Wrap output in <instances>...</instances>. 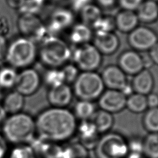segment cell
<instances>
[{
  "mask_svg": "<svg viewBox=\"0 0 158 158\" xmlns=\"http://www.w3.org/2000/svg\"><path fill=\"white\" fill-rule=\"evenodd\" d=\"M35 119L36 134L51 141H68L77 132V119L67 108L51 106L40 112Z\"/></svg>",
  "mask_w": 158,
  "mask_h": 158,
  "instance_id": "obj_1",
  "label": "cell"
},
{
  "mask_svg": "<svg viewBox=\"0 0 158 158\" xmlns=\"http://www.w3.org/2000/svg\"><path fill=\"white\" fill-rule=\"evenodd\" d=\"M1 131L8 143L28 144L36 135L35 119L23 112L8 115L1 125Z\"/></svg>",
  "mask_w": 158,
  "mask_h": 158,
  "instance_id": "obj_2",
  "label": "cell"
},
{
  "mask_svg": "<svg viewBox=\"0 0 158 158\" xmlns=\"http://www.w3.org/2000/svg\"><path fill=\"white\" fill-rule=\"evenodd\" d=\"M71 55L69 46L56 35L46 36L38 50L41 62L48 69L62 67L71 59Z\"/></svg>",
  "mask_w": 158,
  "mask_h": 158,
  "instance_id": "obj_3",
  "label": "cell"
},
{
  "mask_svg": "<svg viewBox=\"0 0 158 158\" xmlns=\"http://www.w3.org/2000/svg\"><path fill=\"white\" fill-rule=\"evenodd\" d=\"M37 56L38 49L35 42L21 36L8 45L5 60L9 66L15 69H23L30 67Z\"/></svg>",
  "mask_w": 158,
  "mask_h": 158,
  "instance_id": "obj_4",
  "label": "cell"
},
{
  "mask_svg": "<svg viewBox=\"0 0 158 158\" xmlns=\"http://www.w3.org/2000/svg\"><path fill=\"white\" fill-rule=\"evenodd\" d=\"M72 85L73 95L78 100L93 102L105 90L101 75L96 72H81Z\"/></svg>",
  "mask_w": 158,
  "mask_h": 158,
  "instance_id": "obj_5",
  "label": "cell"
},
{
  "mask_svg": "<svg viewBox=\"0 0 158 158\" xmlns=\"http://www.w3.org/2000/svg\"><path fill=\"white\" fill-rule=\"evenodd\" d=\"M95 146L97 158H125L128 154V142L119 134L107 133Z\"/></svg>",
  "mask_w": 158,
  "mask_h": 158,
  "instance_id": "obj_6",
  "label": "cell"
},
{
  "mask_svg": "<svg viewBox=\"0 0 158 158\" xmlns=\"http://www.w3.org/2000/svg\"><path fill=\"white\" fill-rule=\"evenodd\" d=\"M71 59L81 72H96L102 62V55L91 43L77 46L72 51Z\"/></svg>",
  "mask_w": 158,
  "mask_h": 158,
  "instance_id": "obj_7",
  "label": "cell"
},
{
  "mask_svg": "<svg viewBox=\"0 0 158 158\" xmlns=\"http://www.w3.org/2000/svg\"><path fill=\"white\" fill-rule=\"evenodd\" d=\"M17 27L23 37L34 42L42 41L48 32L46 26L37 15L34 14H20Z\"/></svg>",
  "mask_w": 158,
  "mask_h": 158,
  "instance_id": "obj_8",
  "label": "cell"
},
{
  "mask_svg": "<svg viewBox=\"0 0 158 158\" xmlns=\"http://www.w3.org/2000/svg\"><path fill=\"white\" fill-rule=\"evenodd\" d=\"M41 83L42 78L38 72L28 67L18 72L14 89L25 97L30 96L39 90Z\"/></svg>",
  "mask_w": 158,
  "mask_h": 158,
  "instance_id": "obj_9",
  "label": "cell"
},
{
  "mask_svg": "<svg viewBox=\"0 0 158 158\" xmlns=\"http://www.w3.org/2000/svg\"><path fill=\"white\" fill-rule=\"evenodd\" d=\"M128 42L136 51H149L158 42V36L148 27L138 26L128 33Z\"/></svg>",
  "mask_w": 158,
  "mask_h": 158,
  "instance_id": "obj_10",
  "label": "cell"
},
{
  "mask_svg": "<svg viewBox=\"0 0 158 158\" xmlns=\"http://www.w3.org/2000/svg\"><path fill=\"white\" fill-rule=\"evenodd\" d=\"M127 96L119 90H104L98 99L100 109L112 114L122 111L126 107Z\"/></svg>",
  "mask_w": 158,
  "mask_h": 158,
  "instance_id": "obj_11",
  "label": "cell"
},
{
  "mask_svg": "<svg viewBox=\"0 0 158 158\" xmlns=\"http://www.w3.org/2000/svg\"><path fill=\"white\" fill-rule=\"evenodd\" d=\"M74 15L72 10L67 8H58L51 14L48 25L46 26L47 31L54 35L65 30L73 25Z\"/></svg>",
  "mask_w": 158,
  "mask_h": 158,
  "instance_id": "obj_12",
  "label": "cell"
},
{
  "mask_svg": "<svg viewBox=\"0 0 158 158\" xmlns=\"http://www.w3.org/2000/svg\"><path fill=\"white\" fill-rule=\"evenodd\" d=\"M73 96L72 87L68 84L63 83L48 88L46 99L51 107L67 108L72 102Z\"/></svg>",
  "mask_w": 158,
  "mask_h": 158,
  "instance_id": "obj_13",
  "label": "cell"
},
{
  "mask_svg": "<svg viewBox=\"0 0 158 158\" xmlns=\"http://www.w3.org/2000/svg\"><path fill=\"white\" fill-rule=\"evenodd\" d=\"M101 77L105 88L122 91L128 84L127 75L116 65H109L102 70Z\"/></svg>",
  "mask_w": 158,
  "mask_h": 158,
  "instance_id": "obj_14",
  "label": "cell"
},
{
  "mask_svg": "<svg viewBox=\"0 0 158 158\" xmlns=\"http://www.w3.org/2000/svg\"><path fill=\"white\" fill-rule=\"evenodd\" d=\"M117 65L127 75L134 76L144 69L141 55L133 49L123 51L118 57Z\"/></svg>",
  "mask_w": 158,
  "mask_h": 158,
  "instance_id": "obj_15",
  "label": "cell"
},
{
  "mask_svg": "<svg viewBox=\"0 0 158 158\" xmlns=\"http://www.w3.org/2000/svg\"><path fill=\"white\" fill-rule=\"evenodd\" d=\"M93 44L102 55L114 54L119 48L120 41L114 32H95Z\"/></svg>",
  "mask_w": 158,
  "mask_h": 158,
  "instance_id": "obj_16",
  "label": "cell"
},
{
  "mask_svg": "<svg viewBox=\"0 0 158 158\" xmlns=\"http://www.w3.org/2000/svg\"><path fill=\"white\" fill-rule=\"evenodd\" d=\"M133 93L148 95L152 92L154 86V79L148 69H143L133 76L131 82Z\"/></svg>",
  "mask_w": 158,
  "mask_h": 158,
  "instance_id": "obj_17",
  "label": "cell"
},
{
  "mask_svg": "<svg viewBox=\"0 0 158 158\" xmlns=\"http://www.w3.org/2000/svg\"><path fill=\"white\" fill-rule=\"evenodd\" d=\"M115 28L122 33H129L138 26L139 20L135 11L122 9L114 17Z\"/></svg>",
  "mask_w": 158,
  "mask_h": 158,
  "instance_id": "obj_18",
  "label": "cell"
},
{
  "mask_svg": "<svg viewBox=\"0 0 158 158\" xmlns=\"http://www.w3.org/2000/svg\"><path fill=\"white\" fill-rule=\"evenodd\" d=\"M93 30L91 27L83 22L73 24L70 31V41L76 46L89 43L93 38Z\"/></svg>",
  "mask_w": 158,
  "mask_h": 158,
  "instance_id": "obj_19",
  "label": "cell"
},
{
  "mask_svg": "<svg viewBox=\"0 0 158 158\" xmlns=\"http://www.w3.org/2000/svg\"><path fill=\"white\" fill-rule=\"evenodd\" d=\"M139 22L151 23L158 19V2L154 0H144L135 10Z\"/></svg>",
  "mask_w": 158,
  "mask_h": 158,
  "instance_id": "obj_20",
  "label": "cell"
},
{
  "mask_svg": "<svg viewBox=\"0 0 158 158\" xmlns=\"http://www.w3.org/2000/svg\"><path fill=\"white\" fill-rule=\"evenodd\" d=\"M1 105L7 115L19 113L24 107L25 96L15 89L10 91L4 96Z\"/></svg>",
  "mask_w": 158,
  "mask_h": 158,
  "instance_id": "obj_21",
  "label": "cell"
},
{
  "mask_svg": "<svg viewBox=\"0 0 158 158\" xmlns=\"http://www.w3.org/2000/svg\"><path fill=\"white\" fill-rule=\"evenodd\" d=\"M80 125H78L77 131L81 140V145L85 148H91L96 146L99 138H97L99 133L96 131L90 120L81 121Z\"/></svg>",
  "mask_w": 158,
  "mask_h": 158,
  "instance_id": "obj_22",
  "label": "cell"
},
{
  "mask_svg": "<svg viewBox=\"0 0 158 158\" xmlns=\"http://www.w3.org/2000/svg\"><path fill=\"white\" fill-rule=\"evenodd\" d=\"M89 120L99 134L108 133L114 123L112 114L101 109L96 110Z\"/></svg>",
  "mask_w": 158,
  "mask_h": 158,
  "instance_id": "obj_23",
  "label": "cell"
},
{
  "mask_svg": "<svg viewBox=\"0 0 158 158\" xmlns=\"http://www.w3.org/2000/svg\"><path fill=\"white\" fill-rule=\"evenodd\" d=\"M129 111L135 114L144 112L148 109L146 96L141 94L133 93L127 97L126 107Z\"/></svg>",
  "mask_w": 158,
  "mask_h": 158,
  "instance_id": "obj_24",
  "label": "cell"
},
{
  "mask_svg": "<svg viewBox=\"0 0 158 158\" xmlns=\"http://www.w3.org/2000/svg\"><path fill=\"white\" fill-rule=\"evenodd\" d=\"M72 112L77 120H89L96 112V109L93 102L78 100L75 104Z\"/></svg>",
  "mask_w": 158,
  "mask_h": 158,
  "instance_id": "obj_25",
  "label": "cell"
},
{
  "mask_svg": "<svg viewBox=\"0 0 158 158\" xmlns=\"http://www.w3.org/2000/svg\"><path fill=\"white\" fill-rule=\"evenodd\" d=\"M18 72L8 65L0 68V88L2 90L11 89L15 87Z\"/></svg>",
  "mask_w": 158,
  "mask_h": 158,
  "instance_id": "obj_26",
  "label": "cell"
},
{
  "mask_svg": "<svg viewBox=\"0 0 158 158\" xmlns=\"http://www.w3.org/2000/svg\"><path fill=\"white\" fill-rule=\"evenodd\" d=\"M79 13L81 22L89 25L91 28L103 15L101 7L97 4L93 3L85 6Z\"/></svg>",
  "mask_w": 158,
  "mask_h": 158,
  "instance_id": "obj_27",
  "label": "cell"
},
{
  "mask_svg": "<svg viewBox=\"0 0 158 158\" xmlns=\"http://www.w3.org/2000/svg\"><path fill=\"white\" fill-rule=\"evenodd\" d=\"M142 152L147 158H158V133H149L145 136Z\"/></svg>",
  "mask_w": 158,
  "mask_h": 158,
  "instance_id": "obj_28",
  "label": "cell"
},
{
  "mask_svg": "<svg viewBox=\"0 0 158 158\" xmlns=\"http://www.w3.org/2000/svg\"><path fill=\"white\" fill-rule=\"evenodd\" d=\"M142 124L149 133H158V107L148 108L144 112Z\"/></svg>",
  "mask_w": 158,
  "mask_h": 158,
  "instance_id": "obj_29",
  "label": "cell"
},
{
  "mask_svg": "<svg viewBox=\"0 0 158 158\" xmlns=\"http://www.w3.org/2000/svg\"><path fill=\"white\" fill-rule=\"evenodd\" d=\"M42 81L48 87L52 88L65 83L64 75L60 68H51L44 73Z\"/></svg>",
  "mask_w": 158,
  "mask_h": 158,
  "instance_id": "obj_30",
  "label": "cell"
},
{
  "mask_svg": "<svg viewBox=\"0 0 158 158\" xmlns=\"http://www.w3.org/2000/svg\"><path fill=\"white\" fill-rule=\"evenodd\" d=\"M7 158H37V156L28 144H20L9 150Z\"/></svg>",
  "mask_w": 158,
  "mask_h": 158,
  "instance_id": "obj_31",
  "label": "cell"
},
{
  "mask_svg": "<svg viewBox=\"0 0 158 158\" xmlns=\"http://www.w3.org/2000/svg\"><path fill=\"white\" fill-rule=\"evenodd\" d=\"M92 29L95 32H114L115 29L114 17L102 15L93 25Z\"/></svg>",
  "mask_w": 158,
  "mask_h": 158,
  "instance_id": "obj_32",
  "label": "cell"
},
{
  "mask_svg": "<svg viewBox=\"0 0 158 158\" xmlns=\"http://www.w3.org/2000/svg\"><path fill=\"white\" fill-rule=\"evenodd\" d=\"M45 0H23L18 9L21 14L37 15Z\"/></svg>",
  "mask_w": 158,
  "mask_h": 158,
  "instance_id": "obj_33",
  "label": "cell"
},
{
  "mask_svg": "<svg viewBox=\"0 0 158 158\" xmlns=\"http://www.w3.org/2000/svg\"><path fill=\"white\" fill-rule=\"evenodd\" d=\"M60 69L64 75L65 83L69 85L70 84H73L80 73L77 67L73 64L67 63Z\"/></svg>",
  "mask_w": 158,
  "mask_h": 158,
  "instance_id": "obj_34",
  "label": "cell"
},
{
  "mask_svg": "<svg viewBox=\"0 0 158 158\" xmlns=\"http://www.w3.org/2000/svg\"><path fill=\"white\" fill-rule=\"evenodd\" d=\"M144 0H117L122 9L135 11Z\"/></svg>",
  "mask_w": 158,
  "mask_h": 158,
  "instance_id": "obj_35",
  "label": "cell"
},
{
  "mask_svg": "<svg viewBox=\"0 0 158 158\" xmlns=\"http://www.w3.org/2000/svg\"><path fill=\"white\" fill-rule=\"evenodd\" d=\"M91 3H92V0H70L72 10L78 12Z\"/></svg>",
  "mask_w": 158,
  "mask_h": 158,
  "instance_id": "obj_36",
  "label": "cell"
},
{
  "mask_svg": "<svg viewBox=\"0 0 158 158\" xmlns=\"http://www.w3.org/2000/svg\"><path fill=\"white\" fill-rule=\"evenodd\" d=\"M9 150L8 142L0 133V158H6Z\"/></svg>",
  "mask_w": 158,
  "mask_h": 158,
  "instance_id": "obj_37",
  "label": "cell"
},
{
  "mask_svg": "<svg viewBox=\"0 0 158 158\" xmlns=\"http://www.w3.org/2000/svg\"><path fill=\"white\" fill-rule=\"evenodd\" d=\"M8 45L9 44L6 37L0 34V61L5 59Z\"/></svg>",
  "mask_w": 158,
  "mask_h": 158,
  "instance_id": "obj_38",
  "label": "cell"
},
{
  "mask_svg": "<svg viewBox=\"0 0 158 158\" xmlns=\"http://www.w3.org/2000/svg\"><path fill=\"white\" fill-rule=\"evenodd\" d=\"M146 96V101L148 108L158 107V94L151 92Z\"/></svg>",
  "mask_w": 158,
  "mask_h": 158,
  "instance_id": "obj_39",
  "label": "cell"
},
{
  "mask_svg": "<svg viewBox=\"0 0 158 158\" xmlns=\"http://www.w3.org/2000/svg\"><path fill=\"white\" fill-rule=\"evenodd\" d=\"M148 54L152 59L154 64L158 65V42L156 43L149 51Z\"/></svg>",
  "mask_w": 158,
  "mask_h": 158,
  "instance_id": "obj_40",
  "label": "cell"
},
{
  "mask_svg": "<svg viewBox=\"0 0 158 158\" xmlns=\"http://www.w3.org/2000/svg\"><path fill=\"white\" fill-rule=\"evenodd\" d=\"M98 6L100 7H102L104 8H108L114 6L117 3V0H96Z\"/></svg>",
  "mask_w": 158,
  "mask_h": 158,
  "instance_id": "obj_41",
  "label": "cell"
},
{
  "mask_svg": "<svg viewBox=\"0 0 158 158\" xmlns=\"http://www.w3.org/2000/svg\"><path fill=\"white\" fill-rule=\"evenodd\" d=\"M142 56V60H143V65L144 69H150L152 66H153L154 63L151 59L149 54H144L141 55Z\"/></svg>",
  "mask_w": 158,
  "mask_h": 158,
  "instance_id": "obj_42",
  "label": "cell"
},
{
  "mask_svg": "<svg viewBox=\"0 0 158 158\" xmlns=\"http://www.w3.org/2000/svg\"><path fill=\"white\" fill-rule=\"evenodd\" d=\"M23 1V0H7L8 4L10 7L17 9L19 8Z\"/></svg>",
  "mask_w": 158,
  "mask_h": 158,
  "instance_id": "obj_43",
  "label": "cell"
},
{
  "mask_svg": "<svg viewBox=\"0 0 158 158\" xmlns=\"http://www.w3.org/2000/svg\"><path fill=\"white\" fill-rule=\"evenodd\" d=\"M7 114L5 110L4 109L3 107L1 104H0V125L1 126L6 117H7Z\"/></svg>",
  "mask_w": 158,
  "mask_h": 158,
  "instance_id": "obj_44",
  "label": "cell"
},
{
  "mask_svg": "<svg viewBox=\"0 0 158 158\" xmlns=\"http://www.w3.org/2000/svg\"><path fill=\"white\" fill-rule=\"evenodd\" d=\"M125 158H141V156H140V154L131 152V154H128Z\"/></svg>",
  "mask_w": 158,
  "mask_h": 158,
  "instance_id": "obj_45",
  "label": "cell"
},
{
  "mask_svg": "<svg viewBox=\"0 0 158 158\" xmlns=\"http://www.w3.org/2000/svg\"><path fill=\"white\" fill-rule=\"evenodd\" d=\"M3 97H4V95L2 93V90L0 88V101H2Z\"/></svg>",
  "mask_w": 158,
  "mask_h": 158,
  "instance_id": "obj_46",
  "label": "cell"
},
{
  "mask_svg": "<svg viewBox=\"0 0 158 158\" xmlns=\"http://www.w3.org/2000/svg\"><path fill=\"white\" fill-rule=\"evenodd\" d=\"M50 1H59V0H50Z\"/></svg>",
  "mask_w": 158,
  "mask_h": 158,
  "instance_id": "obj_47",
  "label": "cell"
},
{
  "mask_svg": "<svg viewBox=\"0 0 158 158\" xmlns=\"http://www.w3.org/2000/svg\"><path fill=\"white\" fill-rule=\"evenodd\" d=\"M1 67H0V68H1Z\"/></svg>",
  "mask_w": 158,
  "mask_h": 158,
  "instance_id": "obj_48",
  "label": "cell"
},
{
  "mask_svg": "<svg viewBox=\"0 0 158 158\" xmlns=\"http://www.w3.org/2000/svg\"><path fill=\"white\" fill-rule=\"evenodd\" d=\"M157 2H158V1H157Z\"/></svg>",
  "mask_w": 158,
  "mask_h": 158,
  "instance_id": "obj_49",
  "label": "cell"
}]
</instances>
